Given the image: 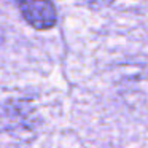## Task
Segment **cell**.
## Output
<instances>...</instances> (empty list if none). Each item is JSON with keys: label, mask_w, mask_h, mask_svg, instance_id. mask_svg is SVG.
<instances>
[{"label": "cell", "mask_w": 148, "mask_h": 148, "mask_svg": "<svg viewBox=\"0 0 148 148\" xmlns=\"http://www.w3.org/2000/svg\"><path fill=\"white\" fill-rule=\"evenodd\" d=\"M16 5L26 23L34 29L46 30L58 23V13L51 0H16Z\"/></svg>", "instance_id": "6da1fadb"}]
</instances>
